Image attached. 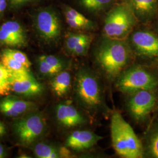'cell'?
<instances>
[{
  "label": "cell",
  "instance_id": "cell-11",
  "mask_svg": "<svg viewBox=\"0 0 158 158\" xmlns=\"http://www.w3.org/2000/svg\"><path fill=\"white\" fill-rule=\"evenodd\" d=\"M56 118L58 123L66 128H72L85 125V116L72 104L60 103L56 107Z\"/></svg>",
  "mask_w": 158,
  "mask_h": 158
},
{
  "label": "cell",
  "instance_id": "cell-32",
  "mask_svg": "<svg viewBox=\"0 0 158 158\" xmlns=\"http://www.w3.org/2000/svg\"><path fill=\"white\" fill-rule=\"evenodd\" d=\"M6 156V152L3 145L0 143V158H5Z\"/></svg>",
  "mask_w": 158,
  "mask_h": 158
},
{
  "label": "cell",
  "instance_id": "cell-6",
  "mask_svg": "<svg viewBox=\"0 0 158 158\" xmlns=\"http://www.w3.org/2000/svg\"><path fill=\"white\" fill-rule=\"evenodd\" d=\"M13 128L19 142L28 147L44 135L47 124L43 115L33 113L17 120Z\"/></svg>",
  "mask_w": 158,
  "mask_h": 158
},
{
  "label": "cell",
  "instance_id": "cell-12",
  "mask_svg": "<svg viewBox=\"0 0 158 158\" xmlns=\"http://www.w3.org/2000/svg\"><path fill=\"white\" fill-rule=\"evenodd\" d=\"M102 139V136L90 131L76 130L68 136L65 146L74 151H83L93 148Z\"/></svg>",
  "mask_w": 158,
  "mask_h": 158
},
{
  "label": "cell",
  "instance_id": "cell-9",
  "mask_svg": "<svg viewBox=\"0 0 158 158\" xmlns=\"http://www.w3.org/2000/svg\"><path fill=\"white\" fill-rule=\"evenodd\" d=\"M11 91L17 94L25 97H34L40 94L44 86L29 70L12 71Z\"/></svg>",
  "mask_w": 158,
  "mask_h": 158
},
{
  "label": "cell",
  "instance_id": "cell-22",
  "mask_svg": "<svg viewBox=\"0 0 158 158\" xmlns=\"http://www.w3.org/2000/svg\"><path fill=\"white\" fill-rule=\"evenodd\" d=\"M92 39L90 35L82 33H69L68 34L66 40L65 45L66 49L72 53L74 49L81 43L87 40Z\"/></svg>",
  "mask_w": 158,
  "mask_h": 158
},
{
  "label": "cell",
  "instance_id": "cell-8",
  "mask_svg": "<svg viewBox=\"0 0 158 158\" xmlns=\"http://www.w3.org/2000/svg\"><path fill=\"white\" fill-rule=\"evenodd\" d=\"M34 23L39 36L46 42H55L59 40L62 31L61 23L53 11L48 9L40 11Z\"/></svg>",
  "mask_w": 158,
  "mask_h": 158
},
{
  "label": "cell",
  "instance_id": "cell-19",
  "mask_svg": "<svg viewBox=\"0 0 158 158\" xmlns=\"http://www.w3.org/2000/svg\"><path fill=\"white\" fill-rule=\"evenodd\" d=\"M11 72L0 62V97L10 95L11 92Z\"/></svg>",
  "mask_w": 158,
  "mask_h": 158
},
{
  "label": "cell",
  "instance_id": "cell-20",
  "mask_svg": "<svg viewBox=\"0 0 158 158\" xmlns=\"http://www.w3.org/2000/svg\"><path fill=\"white\" fill-rule=\"evenodd\" d=\"M114 0H79L80 4L88 11H102L111 4Z\"/></svg>",
  "mask_w": 158,
  "mask_h": 158
},
{
  "label": "cell",
  "instance_id": "cell-24",
  "mask_svg": "<svg viewBox=\"0 0 158 158\" xmlns=\"http://www.w3.org/2000/svg\"><path fill=\"white\" fill-rule=\"evenodd\" d=\"M0 62L8 69L12 71L28 70L21 63L18 62L10 55L2 52V51L0 52Z\"/></svg>",
  "mask_w": 158,
  "mask_h": 158
},
{
  "label": "cell",
  "instance_id": "cell-2",
  "mask_svg": "<svg viewBox=\"0 0 158 158\" xmlns=\"http://www.w3.org/2000/svg\"><path fill=\"white\" fill-rule=\"evenodd\" d=\"M112 146L120 157L141 158L143 148L134 131L119 111H114L110 124Z\"/></svg>",
  "mask_w": 158,
  "mask_h": 158
},
{
  "label": "cell",
  "instance_id": "cell-21",
  "mask_svg": "<svg viewBox=\"0 0 158 158\" xmlns=\"http://www.w3.org/2000/svg\"><path fill=\"white\" fill-rule=\"evenodd\" d=\"M0 28L11 33L14 36L27 44V35L21 24L16 21H7L3 23Z\"/></svg>",
  "mask_w": 158,
  "mask_h": 158
},
{
  "label": "cell",
  "instance_id": "cell-14",
  "mask_svg": "<svg viewBox=\"0 0 158 158\" xmlns=\"http://www.w3.org/2000/svg\"><path fill=\"white\" fill-rule=\"evenodd\" d=\"M63 11L66 21L70 28L79 30H90L95 28L94 23L73 8L66 6Z\"/></svg>",
  "mask_w": 158,
  "mask_h": 158
},
{
  "label": "cell",
  "instance_id": "cell-28",
  "mask_svg": "<svg viewBox=\"0 0 158 158\" xmlns=\"http://www.w3.org/2000/svg\"><path fill=\"white\" fill-rule=\"evenodd\" d=\"M91 41H92V39L87 40L84 42L81 43L79 46L76 47L71 53L73 54L74 56H84L85 55H86L90 48Z\"/></svg>",
  "mask_w": 158,
  "mask_h": 158
},
{
  "label": "cell",
  "instance_id": "cell-16",
  "mask_svg": "<svg viewBox=\"0 0 158 158\" xmlns=\"http://www.w3.org/2000/svg\"><path fill=\"white\" fill-rule=\"evenodd\" d=\"M136 18L151 17L158 9L157 0H125Z\"/></svg>",
  "mask_w": 158,
  "mask_h": 158
},
{
  "label": "cell",
  "instance_id": "cell-18",
  "mask_svg": "<svg viewBox=\"0 0 158 158\" xmlns=\"http://www.w3.org/2000/svg\"><path fill=\"white\" fill-rule=\"evenodd\" d=\"M147 151L151 157L158 158V122L153 125L147 135Z\"/></svg>",
  "mask_w": 158,
  "mask_h": 158
},
{
  "label": "cell",
  "instance_id": "cell-13",
  "mask_svg": "<svg viewBox=\"0 0 158 158\" xmlns=\"http://www.w3.org/2000/svg\"><path fill=\"white\" fill-rule=\"evenodd\" d=\"M35 108L33 102L15 96H6L0 100V113L9 117H15L32 111Z\"/></svg>",
  "mask_w": 158,
  "mask_h": 158
},
{
  "label": "cell",
  "instance_id": "cell-33",
  "mask_svg": "<svg viewBox=\"0 0 158 158\" xmlns=\"http://www.w3.org/2000/svg\"><path fill=\"white\" fill-rule=\"evenodd\" d=\"M2 1H3V0H0V2H1Z\"/></svg>",
  "mask_w": 158,
  "mask_h": 158
},
{
  "label": "cell",
  "instance_id": "cell-10",
  "mask_svg": "<svg viewBox=\"0 0 158 158\" xmlns=\"http://www.w3.org/2000/svg\"><path fill=\"white\" fill-rule=\"evenodd\" d=\"M130 44L136 53L140 56L158 57V37L151 32H134L130 36Z\"/></svg>",
  "mask_w": 158,
  "mask_h": 158
},
{
  "label": "cell",
  "instance_id": "cell-15",
  "mask_svg": "<svg viewBox=\"0 0 158 158\" xmlns=\"http://www.w3.org/2000/svg\"><path fill=\"white\" fill-rule=\"evenodd\" d=\"M34 152L39 158H70L72 156L70 149L66 146L57 148L42 142L35 145Z\"/></svg>",
  "mask_w": 158,
  "mask_h": 158
},
{
  "label": "cell",
  "instance_id": "cell-4",
  "mask_svg": "<svg viewBox=\"0 0 158 158\" xmlns=\"http://www.w3.org/2000/svg\"><path fill=\"white\" fill-rule=\"evenodd\" d=\"M136 17L126 3L114 6L105 18L103 34L106 38L124 40L132 31Z\"/></svg>",
  "mask_w": 158,
  "mask_h": 158
},
{
  "label": "cell",
  "instance_id": "cell-30",
  "mask_svg": "<svg viewBox=\"0 0 158 158\" xmlns=\"http://www.w3.org/2000/svg\"><path fill=\"white\" fill-rule=\"evenodd\" d=\"M6 134V128L5 124L0 121V138L4 137Z\"/></svg>",
  "mask_w": 158,
  "mask_h": 158
},
{
  "label": "cell",
  "instance_id": "cell-23",
  "mask_svg": "<svg viewBox=\"0 0 158 158\" xmlns=\"http://www.w3.org/2000/svg\"><path fill=\"white\" fill-rule=\"evenodd\" d=\"M0 44L9 47H23L26 44L11 33L0 28Z\"/></svg>",
  "mask_w": 158,
  "mask_h": 158
},
{
  "label": "cell",
  "instance_id": "cell-31",
  "mask_svg": "<svg viewBox=\"0 0 158 158\" xmlns=\"http://www.w3.org/2000/svg\"><path fill=\"white\" fill-rule=\"evenodd\" d=\"M6 0H3L0 2V15L6 10Z\"/></svg>",
  "mask_w": 158,
  "mask_h": 158
},
{
  "label": "cell",
  "instance_id": "cell-25",
  "mask_svg": "<svg viewBox=\"0 0 158 158\" xmlns=\"http://www.w3.org/2000/svg\"><path fill=\"white\" fill-rule=\"evenodd\" d=\"M1 51L10 55L18 62L21 63L25 68L30 70L31 63L30 62L28 56L24 53H23V52L10 48L5 49Z\"/></svg>",
  "mask_w": 158,
  "mask_h": 158
},
{
  "label": "cell",
  "instance_id": "cell-29",
  "mask_svg": "<svg viewBox=\"0 0 158 158\" xmlns=\"http://www.w3.org/2000/svg\"><path fill=\"white\" fill-rule=\"evenodd\" d=\"M30 0H10L11 5L13 6H19L28 2Z\"/></svg>",
  "mask_w": 158,
  "mask_h": 158
},
{
  "label": "cell",
  "instance_id": "cell-3",
  "mask_svg": "<svg viewBox=\"0 0 158 158\" xmlns=\"http://www.w3.org/2000/svg\"><path fill=\"white\" fill-rule=\"evenodd\" d=\"M76 96L83 107L97 111L105 106L102 85L99 78L90 69H80L74 82Z\"/></svg>",
  "mask_w": 158,
  "mask_h": 158
},
{
  "label": "cell",
  "instance_id": "cell-27",
  "mask_svg": "<svg viewBox=\"0 0 158 158\" xmlns=\"http://www.w3.org/2000/svg\"><path fill=\"white\" fill-rule=\"evenodd\" d=\"M52 68H53L58 72L62 71L64 69V63L62 60L54 55H42L40 56Z\"/></svg>",
  "mask_w": 158,
  "mask_h": 158
},
{
  "label": "cell",
  "instance_id": "cell-17",
  "mask_svg": "<svg viewBox=\"0 0 158 158\" xmlns=\"http://www.w3.org/2000/svg\"><path fill=\"white\" fill-rule=\"evenodd\" d=\"M72 77L66 70L57 74L51 81V87L53 93L58 97H63L68 93L71 85Z\"/></svg>",
  "mask_w": 158,
  "mask_h": 158
},
{
  "label": "cell",
  "instance_id": "cell-1",
  "mask_svg": "<svg viewBox=\"0 0 158 158\" xmlns=\"http://www.w3.org/2000/svg\"><path fill=\"white\" fill-rule=\"evenodd\" d=\"M131 49L124 40L107 38L96 52V60L108 79H117L130 62Z\"/></svg>",
  "mask_w": 158,
  "mask_h": 158
},
{
  "label": "cell",
  "instance_id": "cell-26",
  "mask_svg": "<svg viewBox=\"0 0 158 158\" xmlns=\"http://www.w3.org/2000/svg\"><path fill=\"white\" fill-rule=\"evenodd\" d=\"M38 64L40 73L45 76L54 77L57 74L59 73L53 68H52L41 56L39 57L38 59Z\"/></svg>",
  "mask_w": 158,
  "mask_h": 158
},
{
  "label": "cell",
  "instance_id": "cell-5",
  "mask_svg": "<svg viewBox=\"0 0 158 158\" xmlns=\"http://www.w3.org/2000/svg\"><path fill=\"white\" fill-rule=\"evenodd\" d=\"M116 87L121 92L131 94L142 90H154L158 85L156 77L141 66L124 70L117 78Z\"/></svg>",
  "mask_w": 158,
  "mask_h": 158
},
{
  "label": "cell",
  "instance_id": "cell-7",
  "mask_svg": "<svg viewBox=\"0 0 158 158\" xmlns=\"http://www.w3.org/2000/svg\"><path fill=\"white\" fill-rule=\"evenodd\" d=\"M129 95L127 106L131 116L136 121L145 120L156 104V97L154 91L142 90Z\"/></svg>",
  "mask_w": 158,
  "mask_h": 158
}]
</instances>
